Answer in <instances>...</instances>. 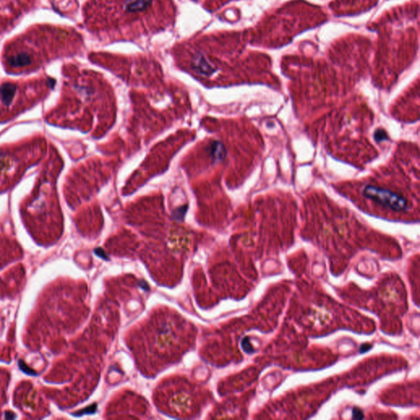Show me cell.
Returning a JSON list of instances; mask_svg holds the SVG:
<instances>
[{"instance_id": "cell-1", "label": "cell", "mask_w": 420, "mask_h": 420, "mask_svg": "<svg viewBox=\"0 0 420 420\" xmlns=\"http://www.w3.org/2000/svg\"><path fill=\"white\" fill-rule=\"evenodd\" d=\"M84 16L101 40H135L174 25L176 8L172 0H90Z\"/></svg>"}, {"instance_id": "cell-2", "label": "cell", "mask_w": 420, "mask_h": 420, "mask_svg": "<svg viewBox=\"0 0 420 420\" xmlns=\"http://www.w3.org/2000/svg\"><path fill=\"white\" fill-rule=\"evenodd\" d=\"M82 40L71 28L58 26H32L6 43L2 64L8 74H29L58 58L80 51Z\"/></svg>"}, {"instance_id": "cell-3", "label": "cell", "mask_w": 420, "mask_h": 420, "mask_svg": "<svg viewBox=\"0 0 420 420\" xmlns=\"http://www.w3.org/2000/svg\"><path fill=\"white\" fill-rule=\"evenodd\" d=\"M139 332L140 353L154 364H168L180 353L184 334L189 326L179 315L164 314L154 317L142 325Z\"/></svg>"}, {"instance_id": "cell-4", "label": "cell", "mask_w": 420, "mask_h": 420, "mask_svg": "<svg viewBox=\"0 0 420 420\" xmlns=\"http://www.w3.org/2000/svg\"><path fill=\"white\" fill-rule=\"evenodd\" d=\"M160 404L162 410L178 418L194 416L200 406V395L188 382L170 380L160 386Z\"/></svg>"}, {"instance_id": "cell-5", "label": "cell", "mask_w": 420, "mask_h": 420, "mask_svg": "<svg viewBox=\"0 0 420 420\" xmlns=\"http://www.w3.org/2000/svg\"><path fill=\"white\" fill-rule=\"evenodd\" d=\"M363 194L379 206L390 208L396 212L406 211L408 207V203L404 197L390 190L368 185L363 190Z\"/></svg>"}, {"instance_id": "cell-6", "label": "cell", "mask_w": 420, "mask_h": 420, "mask_svg": "<svg viewBox=\"0 0 420 420\" xmlns=\"http://www.w3.org/2000/svg\"><path fill=\"white\" fill-rule=\"evenodd\" d=\"M210 148V154L214 160L220 161L224 160L226 156V151L224 146L220 142H214L211 143Z\"/></svg>"}, {"instance_id": "cell-7", "label": "cell", "mask_w": 420, "mask_h": 420, "mask_svg": "<svg viewBox=\"0 0 420 420\" xmlns=\"http://www.w3.org/2000/svg\"><path fill=\"white\" fill-rule=\"evenodd\" d=\"M186 210H188V206H183V207H180L179 208H176V210H174V214L172 215H174V217L176 220H182L185 216Z\"/></svg>"}, {"instance_id": "cell-8", "label": "cell", "mask_w": 420, "mask_h": 420, "mask_svg": "<svg viewBox=\"0 0 420 420\" xmlns=\"http://www.w3.org/2000/svg\"><path fill=\"white\" fill-rule=\"evenodd\" d=\"M375 138L378 142H382L384 140L388 139V136H386V132L384 130H377V132L375 133Z\"/></svg>"}, {"instance_id": "cell-9", "label": "cell", "mask_w": 420, "mask_h": 420, "mask_svg": "<svg viewBox=\"0 0 420 420\" xmlns=\"http://www.w3.org/2000/svg\"><path fill=\"white\" fill-rule=\"evenodd\" d=\"M363 414L360 410L354 409L353 411V418H363Z\"/></svg>"}]
</instances>
